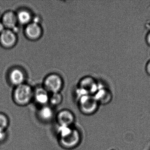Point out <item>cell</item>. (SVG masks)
Wrapping results in <instances>:
<instances>
[{
    "label": "cell",
    "instance_id": "obj_14",
    "mask_svg": "<svg viewBox=\"0 0 150 150\" xmlns=\"http://www.w3.org/2000/svg\"><path fill=\"white\" fill-rule=\"evenodd\" d=\"M18 23L21 25H27L31 23L32 15L30 12L25 9L20 10L16 14Z\"/></svg>",
    "mask_w": 150,
    "mask_h": 150
},
{
    "label": "cell",
    "instance_id": "obj_17",
    "mask_svg": "<svg viewBox=\"0 0 150 150\" xmlns=\"http://www.w3.org/2000/svg\"><path fill=\"white\" fill-rule=\"evenodd\" d=\"M8 137V132L7 130H0V144L5 143Z\"/></svg>",
    "mask_w": 150,
    "mask_h": 150
},
{
    "label": "cell",
    "instance_id": "obj_20",
    "mask_svg": "<svg viewBox=\"0 0 150 150\" xmlns=\"http://www.w3.org/2000/svg\"><path fill=\"white\" fill-rule=\"evenodd\" d=\"M5 29H6L5 26L3 25L1 22H0V34L2 33Z\"/></svg>",
    "mask_w": 150,
    "mask_h": 150
},
{
    "label": "cell",
    "instance_id": "obj_19",
    "mask_svg": "<svg viewBox=\"0 0 150 150\" xmlns=\"http://www.w3.org/2000/svg\"><path fill=\"white\" fill-rule=\"evenodd\" d=\"M145 40L147 45L150 46V30H149L146 36Z\"/></svg>",
    "mask_w": 150,
    "mask_h": 150
},
{
    "label": "cell",
    "instance_id": "obj_3",
    "mask_svg": "<svg viewBox=\"0 0 150 150\" xmlns=\"http://www.w3.org/2000/svg\"><path fill=\"white\" fill-rule=\"evenodd\" d=\"M99 106L100 104L93 95H86L78 99L79 110L85 115H91L96 113Z\"/></svg>",
    "mask_w": 150,
    "mask_h": 150
},
{
    "label": "cell",
    "instance_id": "obj_12",
    "mask_svg": "<svg viewBox=\"0 0 150 150\" xmlns=\"http://www.w3.org/2000/svg\"><path fill=\"white\" fill-rule=\"evenodd\" d=\"M95 98L99 104H107L109 103L112 99V93L107 88L100 86L95 94Z\"/></svg>",
    "mask_w": 150,
    "mask_h": 150
},
{
    "label": "cell",
    "instance_id": "obj_15",
    "mask_svg": "<svg viewBox=\"0 0 150 150\" xmlns=\"http://www.w3.org/2000/svg\"><path fill=\"white\" fill-rule=\"evenodd\" d=\"M63 96L60 93H53L50 95L49 105L52 107H57L62 103Z\"/></svg>",
    "mask_w": 150,
    "mask_h": 150
},
{
    "label": "cell",
    "instance_id": "obj_16",
    "mask_svg": "<svg viewBox=\"0 0 150 150\" xmlns=\"http://www.w3.org/2000/svg\"><path fill=\"white\" fill-rule=\"evenodd\" d=\"M10 125V120L8 116L0 112V130H8Z\"/></svg>",
    "mask_w": 150,
    "mask_h": 150
},
{
    "label": "cell",
    "instance_id": "obj_18",
    "mask_svg": "<svg viewBox=\"0 0 150 150\" xmlns=\"http://www.w3.org/2000/svg\"><path fill=\"white\" fill-rule=\"evenodd\" d=\"M145 70L147 74L150 76V59L146 63Z\"/></svg>",
    "mask_w": 150,
    "mask_h": 150
},
{
    "label": "cell",
    "instance_id": "obj_1",
    "mask_svg": "<svg viewBox=\"0 0 150 150\" xmlns=\"http://www.w3.org/2000/svg\"><path fill=\"white\" fill-rule=\"evenodd\" d=\"M34 93L31 87L24 83L16 87L13 93V100L20 107L27 106L33 100Z\"/></svg>",
    "mask_w": 150,
    "mask_h": 150
},
{
    "label": "cell",
    "instance_id": "obj_13",
    "mask_svg": "<svg viewBox=\"0 0 150 150\" xmlns=\"http://www.w3.org/2000/svg\"><path fill=\"white\" fill-rule=\"evenodd\" d=\"M9 79L11 83L16 87L24 84L25 75L22 70L19 68H14L10 71Z\"/></svg>",
    "mask_w": 150,
    "mask_h": 150
},
{
    "label": "cell",
    "instance_id": "obj_2",
    "mask_svg": "<svg viewBox=\"0 0 150 150\" xmlns=\"http://www.w3.org/2000/svg\"><path fill=\"white\" fill-rule=\"evenodd\" d=\"M59 144L66 150H73L79 146L82 140V135L79 129L73 126L69 133L57 138Z\"/></svg>",
    "mask_w": 150,
    "mask_h": 150
},
{
    "label": "cell",
    "instance_id": "obj_5",
    "mask_svg": "<svg viewBox=\"0 0 150 150\" xmlns=\"http://www.w3.org/2000/svg\"><path fill=\"white\" fill-rule=\"evenodd\" d=\"M55 119L58 125L73 126L76 118L72 111L67 109H64L56 114Z\"/></svg>",
    "mask_w": 150,
    "mask_h": 150
},
{
    "label": "cell",
    "instance_id": "obj_4",
    "mask_svg": "<svg viewBox=\"0 0 150 150\" xmlns=\"http://www.w3.org/2000/svg\"><path fill=\"white\" fill-rule=\"evenodd\" d=\"M63 81L58 74H52L48 75L44 82V88L51 93H60L63 88Z\"/></svg>",
    "mask_w": 150,
    "mask_h": 150
},
{
    "label": "cell",
    "instance_id": "obj_9",
    "mask_svg": "<svg viewBox=\"0 0 150 150\" xmlns=\"http://www.w3.org/2000/svg\"><path fill=\"white\" fill-rule=\"evenodd\" d=\"M1 23H3L5 28L7 29L11 30L15 33H16L18 23L16 14L12 11L6 12L2 16Z\"/></svg>",
    "mask_w": 150,
    "mask_h": 150
},
{
    "label": "cell",
    "instance_id": "obj_7",
    "mask_svg": "<svg viewBox=\"0 0 150 150\" xmlns=\"http://www.w3.org/2000/svg\"><path fill=\"white\" fill-rule=\"evenodd\" d=\"M56 115L53 107L49 104L39 107L36 112L38 119L44 123L52 122L55 119Z\"/></svg>",
    "mask_w": 150,
    "mask_h": 150
},
{
    "label": "cell",
    "instance_id": "obj_8",
    "mask_svg": "<svg viewBox=\"0 0 150 150\" xmlns=\"http://www.w3.org/2000/svg\"><path fill=\"white\" fill-rule=\"evenodd\" d=\"M17 41L16 34L11 30L6 29L0 34V45L3 48H13L16 45Z\"/></svg>",
    "mask_w": 150,
    "mask_h": 150
},
{
    "label": "cell",
    "instance_id": "obj_6",
    "mask_svg": "<svg viewBox=\"0 0 150 150\" xmlns=\"http://www.w3.org/2000/svg\"><path fill=\"white\" fill-rule=\"evenodd\" d=\"M98 82L93 77H85L81 81L79 88L85 94L94 96L100 88Z\"/></svg>",
    "mask_w": 150,
    "mask_h": 150
},
{
    "label": "cell",
    "instance_id": "obj_10",
    "mask_svg": "<svg viewBox=\"0 0 150 150\" xmlns=\"http://www.w3.org/2000/svg\"><path fill=\"white\" fill-rule=\"evenodd\" d=\"M26 37L32 41L38 40L42 34V30L38 23L31 22L26 26L25 29Z\"/></svg>",
    "mask_w": 150,
    "mask_h": 150
},
{
    "label": "cell",
    "instance_id": "obj_11",
    "mask_svg": "<svg viewBox=\"0 0 150 150\" xmlns=\"http://www.w3.org/2000/svg\"><path fill=\"white\" fill-rule=\"evenodd\" d=\"M50 95L44 87L38 88L34 90L33 100L39 107L49 104Z\"/></svg>",
    "mask_w": 150,
    "mask_h": 150
}]
</instances>
